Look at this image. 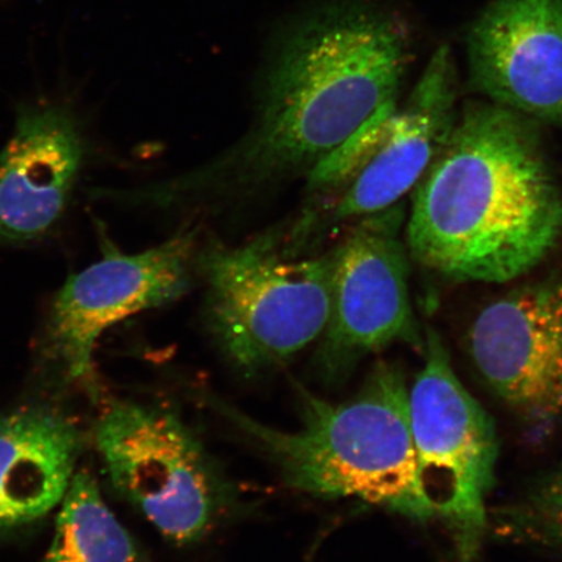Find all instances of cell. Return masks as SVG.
Returning <instances> with one entry per match:
<instances>
[{"label":"cell","instance_id":"obj_1","mask_svg":"<svg viewBox=\"0 0 562 562\" xmlns=\"http://www.w3.org/2000/svg\"><path fill=\"white\" fill-rule=\"evenodd\" d=\"M536 124L494 102L468 103L414 188L406 226L414 261L492 284L524 277L550 255L562 235V193Z\"/></svg>","mask_w":562,"mask_h":562},{"label":"cell","instance_id":"obj_2","mask_svg":"<svg viewBox=\"0 0 562 562\" xmlns=\"http://www.w3.org/2000/svg\"><path fill=\"white\" fill-rule=\"evenodd\" d=\"M409 53L405 27L383 12L356 4L319 12L279 55L249 135L168 189L258 188L308 175L363 125L397 108Z\"/></svg>","mask_w":562,"mask_h":562},{"label":"cell","instance_id":"obj_3","mask_svg":"<svg viewBox=\"0 0 562 562\" xmlns=\"http://www.w3.org/2000/svg\"><path fill=\"white\" fill-rule=\"evenodd\" d=\"M301 424L284 431L223 400L207 404L249 438L288 486L319 497L357 498L413 521L435 518L422 487L411 392L395 363L379 362L357 395L329 403L299 385Z\"/></svg>","mask_w":562,"mask_h":562},{"label":"cell","instance_id":"obj_4","mask_svg":"<svg viewBox=\"0 0 562 562\" xmlns=\"http://www.w3.org/2000/svg\"><path fill=\"white\" fill-rule=\"evenodd\" d=\"M200 269L209 331L241 374L278 368L325 333L331 314V251L293 258L269 232L238 246H211L200 257Z\"/></svg>","mask_w":562,"mask_h":562},{"label":"cell","instance_id":"obj_5","mask_svg":"<svg viewBox=\"0 0 562 562\" xmlns=\"http://www.w3.org/2000/svg\"><path fill=\"white\" fill-rule=\"evenodd\" d=\"M94 439L112 487L171 542H200L227 515V477L173 413L115 400L98 417Z\"/></svg>","mask_w":562,"mask_h":562},{"label":"cell","instance_id":"obj_6","mask_svg":"<svg viewBox=\"0 0 562 562\" xmlns=\"http://www.w3.org/2000/svg\"><path fill=\"white\" fill-rule=\"evenodd\" d=\"M425 363L411 390L422 487L452 538L456 562H476L488 530L495 481L494 422L456 376L440 336L428 329Z\"/></svg>","mask_w":562,"mask_h":562},{"label":"cell","instance_id":"obj_7","mask_svg":"<svg viewBox=\"0 0 562 562\" xmlns=\"http://www.w3.org/2000/svg\"><path fill=\"white\" fill-rule=\"evenodd\" d=\"M457 75L449 46H441L403 108L379 115L314 170L331 195L328 220H362L397 205L437 157L457 117Z\"/></svg>","mask_w":562,"mask_h":562},{"label":"cell","instance_id":"obj_8","mask_svg":"<svg viewBox=\"0 0 562 562\" xmlns=\"http://www.w3.org/2000/svg\"><path fill=\"white\" fill-rule=\"evenodd\" d=\"M404 210L395 205L358 221L331 250V314L315 356L323 382L340 384L364 357L396 342L424 351L409 293Z\"/></svg>","mask_w":562,"mask_h":562},{"label":"cell","instance_id":"obj_9","mask_svg":"<svg viewBox=\"0 0 562 562\" xmlns=\"http://www.w3.org/2000/svg\"><path fill=\"white\" fill-rule=\"evenodd\" d=\"M196 261L195 232H181L137 255L105 248L100 261L70 276L55 294L40 356L69 382L93 385L101 336L132 315L184 296Z\"/></svg>","mask_w":562,"mask_h":562},{"label":"cell","instance_id":"obj_10","mask_svg":"<svg viewBox=\"0 0 562 562\" xmlns=\"http://www.w3.org/2000/svg\"><path fill=\"white\" fill-rule=\"evenodd\" d=\"M470 355L491 391L530 420L562 412V276L518 288L484 307Z\"/></svg>","mask_w":562,"mask_h":562},{"label":"cell","instance_id":"obj_11","mask_svg":"<svg viewBox=\"0 0 562 562\" xmlns=\"http://www.w3.org/2000/svg\"><path fill=\"white\" fill-rule=\"evenodd\" d=\"M467 45L476 91L562 130V0H491Z\"/></svg>","mask_w":562,"mask_h":562},{"label":"cell","instance_id":"obj_12","mask_svg":"<svg viewBox=\"0 0 562 562\" xmlns=\"http://www.w3.org/2000/svg\"><path fill=\"white\" fill-rule=\"evenodd\" d=\"M86 151L80 116L68 98L19 105L15 131L0 151V246L52 234L72 200Z\"/></svg>","mask_w":562,"mask_h":562},{"label":"cell","instance_id":"obj_13","mask_svg":"<svg viewBox=\"0 0 562 562\" xmlns=\"http://www.w3.org/2000/svg\"><path fill=\"white\" fill-rule=\"evenodd\" d=\"M82 448L81 427L53 406L0 416V532L37 522L60 505Z\"/></svg>","mask_w":562,"mask_h":562},{"label":"cell","instance_id":"obj_14","mask_svg":"<svg viewBox=\"0 0 562 562\" xmlns=\"http://www.w3.org/2000/svg\"><path fill=\"white\" fill-rule=\"evenodd\" d=\"M42 562H150L104 502L95 477L76 472Z\"/></svg>","mask_w":562,"mask_h":562},{"label":"cell","instance_id":"obj_15","mask_svg":"<svg viewBox=\"0 0 562 562\" xmlns=\"http://www.w3.org/2000/svg\"><path fill=\"white\" fill-rule=\"evenodd\" d=\"M490 522L509 542L562 554V502L521 501L497 509Z\"/></svg>","mask_w":562,"mask_h":562},{"label":"cell","instance_id":"obj_16","mask_svg":"<svg viewBox=\"0 0 562 562\" xmlns=\"http://www.w3.org/2000/svg\"><path fill=\"white\" fill-rule=\"evenodd\" d=\"M526 498L533 502H562V463L561 467L553 472L544 481L540 482L538 486L529 492Z\"/></svg>","mask_w":562,"mask_h":562},{"label":"cell","instance_id":"obj_17","mask_svg":"<svg viewBox=\"0 0 562 562\" xmlns=\"http://www.w3.org/2000/svg\"><path fill=\"white\" fill-rule=\"evenodd\" d=\"M0 2H2V0H0Z\"/></svg>","mask_w":562,"mask_h":562}]
</instances>
